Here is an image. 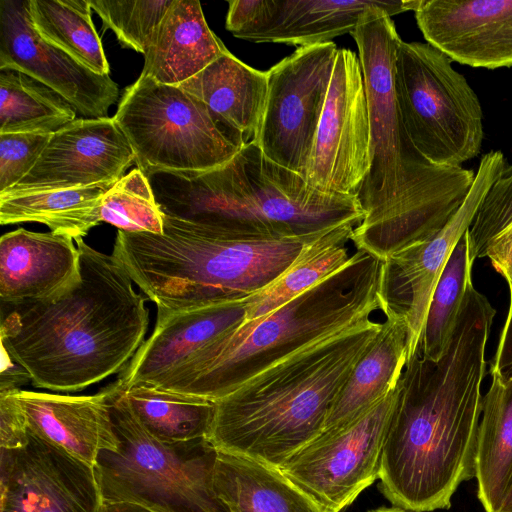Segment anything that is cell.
<instances>
[{
	"label": "cell",
	"instance_id": "8992f818",
	"mask_svg": "<svg viewBox=\"0 0 512 512\" xmlns=\"http://www.w3.org/2000/svg\"><path fill=\"white\" fill-rule=\"evenodd\" d=\"M321 233L241 236L164 214L162 234L118 230L111 255L157 313H169L247 299L275 281Z\"/></svg>",
	"mask_w": 512,
	"mask_h": 512
},
{
	"label": "cell",
	"instance_id": "5b68a950",
	"mask_svg": "<svg viewBox=\"0 0 512 512\" xmlns=\"http://www.w3.org/2000/svg\"><path fill=\"white\" fill-rule=\"evenodd\" d=\"M148 179L165 215L241 236H309L347 222L358 225L366 214L357 196L314 188L254 141L213 170Z\"/></svg>",
	"mask_w": 512,
	"mask_h": 512
},
{
	"label": "cell",
	"instance_id": "d6986e66",
	"mask_svg": "<svg viewBox=\"0 0 512 512\" xmlns=\"http://www.w3.org/2000/svg\"><path fill=\"white\" fill-rule=\"evenodd\" d=\"M247 299L157 313L155 328L121 371L123 388H169L211 344L245 321Z\"/></svg>",
	"mask_w": 512,
	"mask_h": 512
},
{
	"label": "cell",
	"instance_id": "d6a6232c",
	"mask_svg": "<svg viewBox=\"0 0 512 512\" xmlns=\"http://www.w3.org/2000/svg\"><path fill=\"white\" fill-rule=\"evenodd\" d=\"M472 265L467 230L451 252L434 289L418 347L424 358L437 361L444 352L467 285L472 281Z\"/></svg>",
	"mask_w": 512,
	"mask_h": 512
},
{
	"label": "cell",
	"instance_id": "44dd1931",
	"mask_svg": "<svg viewBox=\"0 0 512 512\" xmlns=\"http://www.w3.org/2000/svg\"><path fill=\"white\" fill-rule=\"evenodd\" d=\"M81 280L71 237L18 228L0 239V300L18 305L56 297Z\"/></svg>",
	"mask_w": 512,
	"mask_h": 512
},
{
	"label": "cell",
	"instance_id": "d590c367",
	"mask_svg": "<svg viewBox=\"0 0 512 512\" xmlns=\"http://www.w3.org/2000/svg\"><path fill=\"white\" fill-rule=\"evenodd\" d=\"M512 222V166H507L489 190L469 229L470 259L485 257L487 245Z\"/></svg>",
	"mask_w": 512,
	"mask_h": 512
},
{
	"label": "cell",
	"instance_id": "f546056e",
	"mask_svg": "<svg viewBox=\"0 0 512 512\" xmlns=\"http://www.w3.org/2000/svg\"><path fill=\"white\" fill-rule=\"evenodd\" d=\"M123 392L137 420L159 441L207 438L215 413L214 401L143 384L123 388Z\"/></svg>",
	"mask_w": 512,
	"mask_h": 512
},
{
	"label": "cell",
	"instance_id": "ffe728a7",
	"mask_svg": "<svg viewBox=\"0 0 512 512\" xmlns=\"http://www.w3.org/2000/svg\"><path fill=\"white\" fill-rule=\"evenodd\" d=\"M414 13L426 42L452 61L512 67V0H421Z\"/></svg>",
	"mask_w": 512,
	"mask_h": 512
},
{
	"label": "cell",
	"instance_id": "9c48e42d",
	"mask_svg": "<svg viewBox=\"0 0 512 512\" xmlns=\"http://www.w3.org/2000/svg\"><path fill=\"white\" fill-rule=\"evenodd\" d=\"M114 119L147 177L207 172L244 146L200 99L142 75L126 87Z\"/></svg>",
	"mask_w": 512,
	"mask_h": 512
},
{
	"label": "cell",
	"instance_id": "e575fe53",
	"mask_svg": "<svg viewBox=\"0 0 512 512\" xmlns=\"http://www.w3.org/2000/svg\"><path fill=\"white\" fill-rule=\"evenodd\" d=\"M173 0H89L122 46L145 55Z\"/></svg>",
	"mask_w": 512,
	"mask_h": 512
},
{
	"label": "cell",
	"instance_id": "8d00e7d4",
	"mask_svg": "<svg viewBox=\"0 0 512 512\" xmlns=\"http://www.w3.org/2000/svg\"><path fill=\"white\" fill-rule=\"evenodd\" d=\"M52 134H0V193L15 186L33 168Z\"/></svg>",
	"mask_w": 512,
	"mask_h": 512
},
{
	"label": "cell",
	"instance_id": "cb8c5ba5",
	"mask_svg": "<svg viewBox=\"0 0 512 512\" xmlns=\"http://www.w3.org/2000/svg\"><path fill=\"white\" fill-rule=\"evenodd\" d=\"M178 86L200 99L243 145L254 141L266 104L267 72L227 50Z\"/></svg>",
	"mask_w": 512,
	"mask_h": 512
},
{
	"label": "cell",
	"instance_id": "83f0119b",
	"mask_svg": "<svg viewBox=\"0 0 512 512\" xmlns=\"http://www.w3.org/2000/svg\"><path fill=\"white\" fill-rule=\"evenodd\" d=\"M111 187L0 194V223L37 222L46 225L51 232L71 237L74 241L83 239L102 222V199Z\"/></svg>",
	"mask_w": 512,
	"mask_h": 512
},
{
	"label": "cell",
	"instance_id": "60d3db41",
	"mask_svg": "<svg viewBox=\"0 0 512 512\" xmlns=\"http://www.w3.org/2000/svg\"><path fill=\"white\" fill-rule=\"evenodd\" d=\"M2 368L0 373V392L14 391L28 381H31L29 373L15 362L3 349Z\"/></svg>",
	"mask_w": 512,
	"mask_h": 512
},
{
	"label": "cell",
	"instance_id": "9a60e30c",
	"mask_svg": "<svg viewBox=\"0 0 512 512\" xmlns=\"http://www.w3.org/2000/svg\"><path fill=\"white\" fill-rule=\"evenodd\" d=\"M421 0H230L226 29L255 43L307 47L352 33L372 11L389 17L415 11Z\"/></svg>",
	"mask_w": 512,
	"mask_h": 512
},
{
	"label": "cell",
	"instance_id": "7402d4cb",
	"mask_svg": "<svg viewBox=\"0 0 512 512\" xmlns=\"http://www.w3.org/2000/svg\"><path fill=\"white\" fill-rule=\"evenodd\" d=\"M29 432L95 466L101 451H115L118 438L111 418L109 388L71 396L15 390Z\"/></svg>",
	"mask_w": 512,
	"mask_h": 512
},
{
	"label": "cell",
	"instance_id": "7c38bea8",
	"mask_svg": "<svg viewBox=\"0 0 512 512\" xmlns=\"http://www.w3.org/2000/svg\"><path fill=\"white\" fill-rule=\"evenodd\" d=\"M506 167L501 151L484 154L468 195L447 224L433 236L401 248L382 262L378 290L380 310L386 318L406 322L409 329L407 359L419 347L434 289L451 252Z\"/></svg>",
	"mask_w": 512,
	"mask_h": 512
},
{
	"label": "cell",
	"instance_id": "5bb4252c",
	"mask_svg": "<svg viewBox=\"0 0 512 512\" xmlns=\"http://www.w3.org/2000/svg\"><path fill=\"white\" fill-rule=\"evenodd\" d=\"M371 166V130L359 57L338 48L304 178L329 194L357 193Z\"/></svg>",
	"mask_w": 512,
	"mask_h": 512
},
{
	"label": "cell",
	"instance_id": "e0dca14e",
	"mask_svg": "<svg viewBox=\"0 0 512 512\" xmlns=\"http://www.w3.org/2000/svg\"><path fill=\"white\" fill-rule=\"evenodd\" d=\"M25 73L60 94L84 118L108 117L119 98L109 74L99 75L48 43L34 29L28 0L0 1V70Z\"/></svg>",
	"mask_w": 512,
	"mask_h": 512
},
{
	"label": "cell",
	"instance_id": "ee69618b",
	"mask_svg": "<svg viewBox=\"0 0 512 512\" xmlns=\"http://www.w3.org/2000/svg\"><path fill=\"white\" fill-rule=\"evenodd\" d=\"M368 512H414L410 510H406L397 506L394 507H380L377 509L369 510Z\"/></svg>",
	"mask_w": 512,
	"mask_h": 512
},
{
	"label": "cell",
	"instance_id": "603a6c76",
	"mask_svg": "<svg viewBox=\"0 0 512 512\" xmlns=\"http://www.w3.org/2000/svg\"><path fill=\"white\" fill-rule=\"evenodd\" d=\"M228 49L209 28L197 0H173L144 55L140 75L178 86Z\"/></svg>",
	"mask_w": 512,
	"mask_h": 512
},
{
	"label": "cell",
	"instance_id": "277c9868",
	"mask_svg": "<svg viewBox=\"0 0 512 512\" xmlns=\"http://www.w3.org/2000/svg\"><path fill=\"white\" fill-rule=\"evenodd\" d=\"M381 327L367 320L248 379L214 401L207 439L218 451L280 469L323 432L334 399Z\"/></svg>",
	"mask_w": 512,
	"mask_h": 512
},
{
	"label": "cell",
	"instance_id": "4316f807",
	"mask_svg": "<svg viewBox=\"0 0 512 512\" xmlns=\"http://www.w3.org/2000/svg\"><path fill=\"white\" fill-rule=\"evenodd\" d=\"M475 477L484 510L495 512L512 482V377L492 376L482 398Z\"/></svg>",
	"mask_w": 512,
	"mask_h": 512
},
{
	"label": "cell",
	"instance_id": "74e56055",
	"mask_svg": "<svg viewBox=\"0 0 512 512\" xmlns=\"http://www.w3.org/2000/svg\"><path fill=\"white\" fill-rule=\"evenodd\" d=\"M14 391L0 392V448L17 449L25 445L29 430Z\"/></svg>",
	"mask_w": 512,
	"mask_h": 512
},
{
	"label": "cell",
	"instance_id": "52a82bcc",
	"mask_svg": "<svg viewBox=\"0 0 512 512\" xmlns=\"http://www.w3.org/2000/svg\"><path fill=\"white\" fill-rule=\"evenodd\" d=\"M382 262L356 249L334 274L220 337L164 390L216 401L297 350L370 320L380 309Z\"/></svg>",
	"mask_w": 512,
	"mask_h": 512
},
{
	"label": "cell",
	"instance_id": "3957f363",
	"mask_svg": "<svg viewBox=\"0 0 512 512\" xmlns=\"http://www.w3.org/2000/svg\"><path fill=\"white\" fill-rule=\"evenodd\" d=\"M75 242L81 280L50 299L6 305L1 316V349L35 387L55 392H78L121 372L149 324L145 298L113 256Z\"/></svg>",
	"mask_w": 512,
	"mask_h": 512
},
{
	"label": "cell",
	"instance_id": "b9f144b4",
	"mask_svg": "<svg viewBox=\"0 0 512 512\" xmlns=\"http://www.w3.org/2000/svg\"><path fill=\"white\" fill-rule=\"evenodd\" d=\"M101 512H153L145 507L132 503H104Z\"/></svg>",
	"mask_w": 512,
	"mask_h": 512
},
{
	"label": "cell",
	"instance_id": "1f68e13d",
	"mask_svg": "<svg viewBox=\"0 0 512 512\" xmlns=\"http://www.w3.org/2000/svg\"><path fill=\"white\" fill-rule=\"evenodd\" d=\"M89 0H28L37 33L91 71L105 75L110 67L91 18Z\"/></svg>",
	"mask_w": 512,
	"mask_h": 512
},
{
	"label": "cell",
	"instance_id": "d4e9b609",
	"mask_svg": "<svg viewBox=\"0 0 512 512\" xmlns=\"http://www.w3.org/2000/svg\"><path fill=\"white\" fill-rule=\"evenodd\" d=\"M409 329L386 318L374 342L334 399L323 431L341 427L363 413L398 383L408 356Z\"/></svg>",
	"mask_w": 512,
	"mask_h": 512
},
{
	"label": "cell",
	"instance_id": "ba28073f",
	"mask_svg": "<svg viewBox=\"0 0 512 512\" xmlns=\"http://www.w3.org/2000/svg\"><path fill=\"white\" fill-rule=\"evenodd\" d=\"M118 438L94 466L104 503H132L153 512H230L214 489L218 450L205 437L159 441L140 424L119 381L108 385Z\"/></svg>",
	"mask_w": 512,
	"mask_h": 512
},
{
	"label": "cell",
	"instance_id": "836d02e7",
	"mask_svg": "<svg viewBox=\"0 0 512 512\" xmlns=\"http://www.w3.org/2000/svg\"><path fill=\"white\" fill-rule=\"evenodd\" d=\"M101 221L128 232L163 233L164 213L148 177L139 168L131 170L106 192Z\"/></svg>",
	"mask_w": 512,
	"mask_h": 512
},
{
	"label": "cell",
	"instance_id": "4dcf8cb0",
	"mask_svg": "<svg viewBox=\"0 0 512 512\" xmlns=\"http://www.w3.org/2000/svg\"><path fill=\"white\" fill-rule=\"evenodd\" d=\"M77 111L37 79L0 70V134L54 133L76 119Z\"/></svg>",
	"mask_w": 512,
	"mask_h": 512
},
{
	"label": "cell",
	"instance_id": "ac0fdd59",
	"mask_svg": "<svg viewBox=\"0 0 512 512\" xmlns=\"http://www.w3.org/2000/svg\"><path fill=\"white\" fill-rule=\"evenodd\" d=\"M135 164L114 117L76 118L54 132L33 168L0 194L113 186Z\"/></svg>",
	"mask_w": 512,
	"mask_h": 512
},
{
	"label": "cell",
	"instance_id": "30bf717a",
	"mask_svg": "<svg viewBox=\"0 0 512 512\" xmlns=\"http://www.w3.org/2000/svg\"><path fill=\"white\" fill-rule=\"evenodd\" d=\"M452 60L425 42L398 46L394 80L405 131L416 150L441 167H462L481 151L483 111Z\"/></svg>",
	"mask_w": 512,
	"mask_h": 512
},
{
	"label": "cell",
	"instance_id": "4fadbf2b",
	"mask_svg": "<svg viewBox=\"0 0 512 512\" xmlns=\"http://www.w3.org/2000/svg\"><path fill=\"white\" fill-rule=\"evenodd\" d=\"M337 51L334 42L299 47L266 71V104L254 142L273 162L303 177Z\"/></svg>",
	"mask_w": 512,
	"mask_h": 512
},
{
	"label": "cell",
	"instance_id": "2e32d148",
	"mask_svg": "<svg viewBox=\"0 0 512 512\" xmlns=\"http://www.w3.org/2000/svg\"><path fill=\"white\" fill-rule=\"evenodd\" d=\"M0 451V512L102 511L94 466L31 432L22 447Z\"/></svg>",
	"mask_w": 512,
	"mask_h": 512
},
{
	"label": "cell",
	"instance_id": "8fae6325",
	"mask_svg": "<svg viewBox=\"0 0 512 512\" xmlns=\"http://www.w3.org/2000/svg\"><path fill=\"white\" fill-rule=\"evenodd\" d=\"M396 396L397 385L345 425L323 431L281 472L326 512L342 511L378 479Z\"/></svg>",
	"mask_w": 512,
	"mask_h": 512
},
{
	"label": "cell",
	"instance_id": "ab89813d",
	"mask_svg": "<svg viewBox=\"0 0 512 512\" xmlns=\"http://www.w3.org/2000/svg\"><path fill=\"white\" fill-rule=\"evenodd\" d=\"M489 373L502 380L512 377V290H510V306L501 331L499 343L493 359L490 362Z\"/></svg>",
	"mask_w": 512,
	"mask_h": 512
},
{
	"label": "cell",
	"instance_id": "f1b7e54d",
	"mask_svg": "<svg viewBox=\"0 0 512 512\" xmlns=\"http://www.w3.org/2000/svg\"><path fill=\"white\" fill-rule=\"evenodd\" d=\"M356 226L352 222L338 225L306 243L275 281L247 298L245 321L271 313L344 267L352 257L347 244Z\"/></svg>",
	"mask_w": 512,
	"mask_h": 512
},
{
	"label": "cell",
	"instance_id": "6da1fadb",
	"mask_svg": "<svg viewBox=\"0 0 512 512\" xmlns=\"http://www.w3.org/2000/svg\"><path fill=\"white\" fill-rule=\"evenodd\" d=\"M496 314L468 283L453 333L437 361L420 349L397 384L378 479L394 505L414 512L447 509L475 477L485 350Z\"/></svg>",
	"mask_w": 512,
	"mask_h": 512
},
{
	"label": "cell",
	"instance_id": "484cf974",
	"mask_svg": "<svg viewBox=\"0 0 512 512\" xmlns=\"http://www.w3.org/2000/svg\"><path fill=\"white\" fill-rule=\"evenodd\" d=\"M214 489L230 512H326L280 469L221 451Z\"/></svg>",
	"mask_w": 512,
	"mask_h": 512
},
{
	"label": "cell",
	"instance_id": "7a4b0ae2",
	"mask_svg": "<svg viewBox=\"0 0 512 512\" xmlns=\"http://www.w3.org/2000/svg\"><path fill=\"white\" fill-rule=\"evenodd\" d=\"M351 35L358 48L371 130V166L357 193L366 214L353 230L352 243L384 261L441 230L464 202L475 173L434 165L410 141L394 80L402 39L391 17L369 12Z\"/></svg>",
	"mask_w": 512,
	"mask_h": 512
},
{
	"label": "cell",
	"instance_id": "7bdbcfd3",
	"mask_svg": "<svg viewBox=\"0 0 512 512\" xmlns=\"http://www.w3.org/2000/svg\"><path fill=\"white\" fill-rule=\"evenodd\" d=\"M495 512H512V482L503 495V498Z\"/></svg>",
	"mask_w": 512,
	"mask_h": 512
},
{
	"label": "cell",
	"instance_id": "f35d334b",
	"mask_svg": "<svg viewBox=\"0 0 512 512\" xmlns=\"http://www.w3.org/2000/svg\"><path fill=\"white\" fill-rule=\"evenodd\" d=\"M485 256L512 290V222L490 240Z\"/></svg>",
	"mask_w": 512,
	"mask_h": 512
}]
</instances>
